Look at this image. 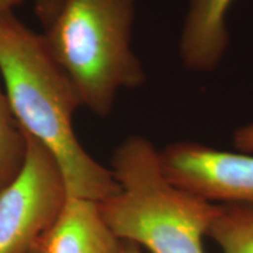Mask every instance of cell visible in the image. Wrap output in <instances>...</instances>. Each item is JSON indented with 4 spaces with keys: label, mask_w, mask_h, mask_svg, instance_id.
I'll return each instance as SVG.
<instances>
[{
    "label": "cell",
    "mask_w": 253,
    "mask_h": 253,
    "mask_svg": "<svg viewBox=\"0 0 253 253\" xmlns=\"http://www.w3.org/2000/svg\"><path fill=\"white\" fill-rule=\"evenodd\" d=\"M167 178L197 197L221 205L253 208V155L181 141L160 151Z\"/></svg>",
    "instance_id": "5b68a950"
},
{
    "label": "cell",
    "mask_w": 253,
    "mask_h": 253,
    "mask_svg": "<svg viewBox=\"0 0 253 253\" xmlns=\"http://www.w3.org/2000/svg\"><path fill=\"white\" fill-rule=\"evenodd\" d=\"M21 2L23 0H0V14L8 11H14V8Z\"/></svg>",
    "instance_id": "7c38bea8"
},
{
    "label": "cell",
    "mask_w": 253,
    "mask_h": 253,
    "mask_svg": "<svg viewBox=\"0 0 253 253\" xmlns=\"http://www.w3.org/2000/svg\"><path fill=\"white\" fill-rule=\"evenodd\" d=\"M32 253H34V251H33V252H32Z\"/></svg>",
    "instance_id": "5bb4252c"
},
{
    "label": "cell",
    "mask_w": 253,
    "mask_h": 253,
    "mask_svg": "<svg viewBox=\"0 0 253 253\" xmlns=\"http://www.w3.org/2000/svg\"><path fill=\"white\" fill-rule=\"evenodd\" d=\"M0 79L21 129L58 163L68 197L101 203L118 194L112 169L95 161L75 134L73 119L81 107L75 88L42 34L26 26L14 11L0 14Z\"/></svg>",
    "instance_id": "6da1fadb"
},
{
    "label": "cell",
    "mask_w": 253,
    "mask_h": 253,
    "mask_svg": "<svg viewBox=\"0 0 253 253\" xmlns=\"http://www.w3.org/2000/svg\"><path fill=\"white\" fill-rule=\"evenodd\" d=\"M27 138L21 129L5 93L0 86V191L23 168Z\"/></svg>",
    "instance_id": "9c48e42d"
},
{
    "label": "cell",
    "mask_w": 253,
    "mask_h": 253,
    "mask_svg": "<svg viewBox=\"0 0 253 253\" xmlns=\"http://www.w3.org/2000/svg\"><path fill=\"white\" fill-rule=\"evenodd\" d=\"M136 0H65L42 34L50 55L75 88L81 107L106 118L121 89L147 80L131 48Z\"/></svg>",
    "instance_id": "3957f363"
},
{
    "label": "cell",
    "mask_w": 253,
    "mask_h": 253,
    "mask_svg": "<svg viewBox=\"0 0 253 253\" xmlns=\"http://www.w3.org/2000/svg\"><path fill=\"white\" fill-rule=\"evenodd\" d=\"M121 253H142L141 246L130 242H123Z\"/></svg>",
    "instance_id": "4fadbf2b"
},
{
    "label": "cell",
    "mask_w": 253,
    "mask_h": 253,
    "mask_svg": "<svg viewBox=\"0 0 253 253\" xmlns=\"http://www.w3.org/2000/svg\"><path fill=\"white\" fill-rule=\"evenodd\" d=\"M122 246L104 221L99 203L68 197L34 253H121Z\"/></svg>",
    "instance_id": "8992f818"
},
{
    "label": "cell",
    "mask_w": 253,
    "mask_h": 253,
    "mask_svg": "<svg viewBox=\"0 0 253 253\" xmlns=\"http://www.w3.org/2000/svg\"><path fill=\"white\" fill-rule=\"evenodd\" d=\"M233 144L242 153L253 154V123L237 129L233 134Z\"/></svg>",
    "instance_id": "8fae6325"
},
{
    "label": "cell",
    "mask_w": 253,
    "mask_h": 253,
    "mask_svg": "<svg viewBox=\"0 0 253 253\" xmlns=\"http://www.w3.org/2000/svg\"><path fill=\"white\" fill-rule=\"evenodd\" d=\"M208 236L221 253H253V208L220 204Z\"/></svg>",
    "instance_id": "ba28073f"
},
{
    "label": "cell",
    "mask_w": 253,
    "mask_h": 253,
    "mask_svg": "<svg viewBox=\"0 0 253 253\" xmlns=\"http://www.w3.org/2000/svg\"><path fill=\"white\" fill-rule=\"evenodd\" d=\"M23 168L0 191V253H32L68 198L61 170L43 145L26 135Z\"/></svg>",
    "instance_id": "277c9868"
},
{
    "label": "cell",
    "mask_w": 253,
    "mask_h": 253,
    "mask_svg": "<svg viewBox=\"0 0 253 253\" xmlns=\"http://www.w3.org/2000/svg\"><path fill=\"white\" fill-rule=\"evenodd\" d=\"M235 0H189L179 37V58L190 72H213L227 52L226 17Z\"/></svg>",
    "instance_id": "52a82bcc"
},
{
    "label": "cell",
    "mask_w": 253,
    "mask_h": 253,
    "mask_svg": "<svg viewBox=\"0 0 253 253\" xmlns=\"http://www.w3.org/2000/svg\"><path fill=\"white\" fill-rule=\"evenodd\" d=\"M34 12L43 30H47L58 17L65 0H32Z\"/></svg>",
    "instance_id": "30bf717a"
},
{
    "label": "cell",
    "mask_w": 253,
    "mask_h": 253,
    "mask_svg": "<svg viewBox=\"0 0 253 253\" xmlns=\"http://www.w3.org/2000/svg\"><path fill=\"white\" fill-rule=\"evenodd\" d=\"M112 171L119 191L99 203L113 233L151 253H204L203 237L220 204L189 194L167 178L160 150L143 136L116 148Z\"/></svg>",
    "instance_id": "7a4b0ae2"
}]
</instances>
